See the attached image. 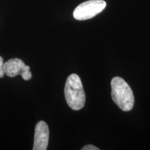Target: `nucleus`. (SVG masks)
<instances>
[{"label": "nucleus", "instance_id": "f257e3e1", "mask_svg": "<svg viewBox=\"0 0 150 150\" xmlns=\"http://www.w3.org/2000/svg\"><path fill=\"white\" fill-rule=\"evenodd\" d=\"M111 96L115 104L123 111H129L134 105V95L129 84L119 76L111 80Z\"/></svg>", "mask_w": 150, "mask_h": 150}, {"label": "nucleus", "instance_id": "f03ea898", "mask_svg": "<svg viewBox=\"0 0 150 150\" xmlns=\"http://www.w3.org/2000/svg\"><path fill=\"white\" fill-rule=\"evenodd\" d=\"M64 93L65 100L72 109L79 110L83 108L86 95L81 80L77 74H72L67 77Z\"/></svg>", "mask_w": 150, "mask_h": 150}, {"label": "nucleus", "instance_id": "7ed1b4c3", "mask_svg": "<svg viewBox=\"0 0 150 150\" xmlns=\"http://www.w3.org/2000/svg\"><path fill=\"white\" fill-rule=\"evenodd\" d=\"M106 6V3L104 0H88L74 9L73 16L77 20H89L100 13Z\"/></svg>", "mask_w": 150, "mask_h": 150}, {"label": "nucleus", "instance_id": "20e7f679", "mask_svg": "<svg viewBox=\"0 0 150 150\" xmlns=\"http://www.w3.org/2000/svg\"><path fill=\"white\" fill-rule=\"evenodd\" d=\"M50 138V131L47 124L44 121H39L35 128L33 150H46L47 149Z\"/></svg>", "mask_w": 150, "mask_h": 150}, {"label": "nucleus", "instance_id": "39448f33", "mask_svg": "<svg viewBox=\"0 0 150 150\" xmlns=\"http://www.w3.org/2000/svg\"><path fill=\"white\" fill-rule=\"evenodd\" d=\"M30 68L20 59H11L4 63V70L5 74L10 77H14L18 74H21L25 69Z\"/></svg>", "mask_w": 150, "mask_h": 150}, {"label": "nucleus", "instance_id": "423d86ee", "mask_svg": "<svg viewBox=\"0 0 150 150\" xmlns=\"http://www.w3.org/2000/svg\"><path fill=\"white\" fill-rule=\"evenodd\" d=\"M21 76L22 79L25 81H28L31 79V77H32V74H31V71H30V68L25 69L23 72H22Z\"/></svg>", "mask_w": 150, "mask_h": 150}, {"label": "nucleus", "instance_id": "0eeeda50", "mask_svg": "<svg viewBox=\"0 0 150 150\" xmlns=\"http://www.w3.org/2000/svg\"><path fill=\"white\" fill-rule=\"evenodd\" d=\"M4 59L1 56H0V78H2L4 76L5 72L4 70Z\"/></svg>", "mask_w": 150, "mask_h": 150}, {"label": "nucleus", "instance_id": "6e6552de", "mask_svg": "<svg viewBox=\"0 0 150 150\" xmlns=\"http://www.w3.org/2000/svg\"><path fill=\"white\" fill-rule=\"evenodd\" d=\"M82 150H99L98 147L92 145H88L81 148Z\"/></svg>", "mask_w": 150, "mask_h": 150}]
</instances>
